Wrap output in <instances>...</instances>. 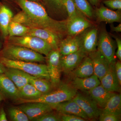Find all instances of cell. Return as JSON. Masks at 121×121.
I'll list each match as a JSON object with an SVG mask.
<instances>
[{"label":"cell","instance_id":"cell-1","mask_svg":"<svg viewBox=\"0 0 121 121\" xmlns=\"http://www.w3.org/2000/svg\"><path fill=\"white\" fill-rule=\"evenodd\" d=\"M22 9L13 18V21L30 28L47 29L62 39L67 35V19L57 20L48 15L45 7L40 2L30 0H11Z\"/></svg>","mask_w":121,"mask_h":121},{"label":"cell","instance_id":"cell-2","mask_svg":"<svg viewBox=\"0 0 121 121\" xmlns=\"http://www.w3.org/2000/svg\"><path fill=\"white\" fill-rule=\"evenodd\" d=\"M56 89L42 95L36 99H19L16 100L19 104L28 103L41 102L54 105L73 99L77 93V90L70 83L60 82Z\"/></svg>","mask_w":121,"mask_h":121},{"label":"cell","instance_id":"cell-3","mask_svg":"<svg viewBox=\"0 0 121 121\" xmlns=\"http://www.w3.org/2000/svg\"><path fill=\"white\" fill-rule=\"evenodd\" d=\"M0 56L12 60L43 63L45 57L38 53L25 47L6 43L0 51Z\"/></svg>","mask_w":121,"mask_h":121},{"label":"cell","instance_id":"cell-4","mask_svg":"<svg viewBox=\"0 0 121 121\" xmlns=\"http://www.w3.org/2000/svg\"><path fill=\"white\" fill-rule=\"evenodd\" d=\"M0 62L6 67L19 69L34 77L50 80L46 64L12 60L1 56H0Z\"/></svg>","mask_w":121,"mask_h":121},{"label":"cell","instance_id":"cell-5","mask_svg":"<svg viewBox=\"0 0 121 121\" xmlns=\"http://www.w3.org/2000/svg\"><path fill=\"white\" fill-rule=\"evenodd\" d=\"M6 40V43L25 47L46 56L53 49L46 41L34 36L8 37Z\"/></svg>","mask_w":121,"mask_h":121},{"label":"cell","instance_id":"cell-6","mask_svg":"<svg viewBox=\"0 0 121 121\" xmlns=\"http://www.w3.org/2000/svg\"><path fill=\"white\" fill-rule=\"evenodd\" d=\"M116 43L105 28L99 30L97 50L101 52L110 64L114 63Z\"/></svg>","mask_w":121,"mask_h":121},{"label":"cell","instance_id":"cell-7","mask_svg":"<svg viewBox=\"0 0 121 121\" xmlns=\"http://www.w3.org/2000/svg\"><path fill=\"white\" fill-rule=\"evenodd\" d=\"M60 54L58 49H53L45 57V61L50 81L53 87H56L60 83L62 72L60 64Z\"/></svg>","mask_w":121,"mask_h":121},{"label":"cell","instance_id":"cell-8","mask_svg":"<svg viewBox=\"0 0 121 121\" xmlns=\"http://www.w3.org/2000/svg\"><path fill=\"white\" fill-rule=\"evenodd\" d=\"M94 25L90 20L79 11L75 16L67 19V35H78Z\"/></svg>","mask_w":121,"mask_h":121},{"label":"cell","instance_id":"cell-9","mask_svg":"<svg viewBox=\"0 0 121 121\" xmlns=\"http://www.w3.org/2000/svg\"><path fill=\"white\" fill-rule=\"evenodd\" d=\"M99 31L98 27L94 25L78 35L80 39V49L87 55L97 50Z\"/></svg>","mask_w":121,"mask_h":121},{"label":"cell","instance_id":"cell-10","mask_svg":"<svg viewBox=\"0 0 121 121\" xmlns=\"http://www.w3.org/2000/svg\"><path fill=\"white\" fill-rule=\"evenodd\" d=\"M73 99L80 106L89 119H95L99 117L101 111L90 96L77 93Z\"/></svg>","mask_w":121,"mask_h":121},{"label":"cell","instance_id":"cell-11","mask_svg":"<svg viewBox=\"0 0 121 121\" xmlns=\"http://www.w3.org/2000/svg\"><path fill=\"white\" fill-rule=\"evenodd\" d=\"M87 55L81 49L68 55H61L60 64L62 72L68 74L79 65Z\"/></svg>","mask_w":121,"mask_h":121},{"label":"cell","instance_id":"cell-12","mask_svg":"<svg viewBox=\"0 0 121 121\" xmlns=\"http://www.w3.org/2000/svg\"><path fill=\"white\" fill-rule=\"evenodd\" d=\"M19 107L26 114L30 120L51 112L53 109L51 105L41 102L24 103Z\"/></svg>","mask_w":121,"mask_h":121},{"label":"cell","instance_id":"cell-13","mask_svg":"<svg viewBox=\"0 0 121 121\" xmlns=\"http://www.w3.org/2000/svg\"><path fill=\"white\" fill-rule=\"evenodd\" d=\"M95 9V16L98 22L108 23L121 22V11H114L105 7L103 4Z\"/></svg>","mask_w":121,"mask_h":121},{"label":"cell","instance_id":"cell-14","mask_svg":"<svg viewBox=\"0 0 121 121\" xmlns=\"http://www.w3.org/2000/svg\"><path fill=\"white\" fill-rule=\"evenodd\" d=\"M52 105L53 109L55 110L61 114L74 115L86 121L89 119L86 115L73 99Z\"/></svg>","mask_w":121,"mask_h":121},{"label":"cell","instance_id":"cell-15","mask_svg":"<svg viewBox=\"0 0 121 121\" xmlns=\"http://www.w3.org/2000/svg\"><path fill=\"white\" fill-rule=\"evenodd\" d=\"M87 56L91 59L94 69V74L100 80L106 73L110 64L105 57L97 50Z\"/></svg>","mask_w":121,"mask_h":121},{"label":"cell","instance_id":"cell-16","mask_svg":"<svg viewBox=\"0 0 121 121\" xmlns=\"http://www.w3.org/2000/svg\"><path fill=\"white\" fill-rule=\"evenodd\" d=\"M26 35L34 36L42 39L50 44L53 49H58L60 43L63 39L53 32L43 29L30 28Z\"/></svg>","mask_w":121,"mask_h":121},{"label":"cell","instance_id":"cell-17","mask_svg":"<svg viewBox=\"0 0 121 121\" xmlns=\"http://www.w3.org/2000/svg\"><path fill=\"white\" fill-rule=\"evenodd\" d=\"M115 63L110 64L106 73L100 80L101 85L106 90L114 93L120 92L121 86L115 73Z\"/></svg>","mask_w":121,"mask_h":121},{"label":"cell","instance_id":"cell-18","mask_svg":"<svg viewBox=\"0 0 121 121\" xmlns=\"http://www.w3.org/2000/svg\"><path fill=\"white\" fill-rule=\"evenodd\" d=\"M6 2L0 0V33L2 38L5 39L8 36L9 25L13 16L12 10Z\"/></svg>","mask_w":121,"mask_h":121},{"label":"cell","instance_id":"cell-19","mask_svg":"<svg viewBox=\"0 0 121 121\" xmlns=\"http://www.w3.org/2000/svg\"><path fill=\"white\" fill-rule=\"evenodd\" d=\"M4 73L12 81L19 90L29 83L31 78H35L21 70L12 68L6 67Z\"/></svg>","mask_w":121,"mask_h":121},{"label":"cell","instance_id":"cell-20","mask_svg":"<svg viewBox=\"0 0 121 121\" xmlns=\"http://www.w3.org/2000/svg\"><path fill=\"white\" fill-rule=\"evenodd\" d=\"M0 92L15 101L20 99L19 89L4 73H0Z\"/></svg>","mask_w":121,"mask_h":121},{"label":"cell","instance_id":"cell-21","mask_svg":"<svg viewBox=\"0 0 121 121\" xmlns=\"http://www.w3.org/2000/svg\"><path fill=\"white\" fill-rule=\"evenodd\" d=\"M80 43L78 35H67L60 41L58 49L60 55L71 54L80 49Z\"/></svg>","mask_w":121,"mask_h":121},{"label":"cell","instance_id":"cell-22","mask_svg":"<svg viewBox=\"0 0 121 121\" xmlns=\"http://www.w3.org/2000/svg\"><path fill=\"white\" fill-rule=\"evenodd\" d=\"M70 84L76 90L89 91L101 84L100 80L95 74L85 78H72Z\"/></svg>","mask_w":121,"mask_h":121},{"label":"cell","instance_id":"cell-23","mask_svg":"<svg viewBox=\"0 0 121 121\" xmlns=\"http://www.w3.org/2000/svg\"><path fill=\"white\" fill-rule=\"evenodd\" d=\"M88 92L90 97L96 103L98 106L103 109L114 93L107 90L101 84Z\"/></svg>","mask_w":121,"mask_h":121},{"label":"cell","instance_id":"cell-24","mask_svg":"<svg viewBox=\"0 0 121 121\" xmlns=\"http://www.w3.org/2000/svg\"><path fill=\"white\" fill-rule=\"evenodd\" d=\"M94 74V67L91 59L88 56L83 59L75 69L68 75L71 78H85Z\"/></svg>","mask_w":121,"mask_h":121},{"label":"cell","instance_id":"cell-25","mask_svg":"<svg viewBox=\"0 0 121 121\" xmlns=\"http://www.w3.org/2000/svg\"><path fill=\"white\" fill-rule=\"evenodd\" d=\"M101 113H112L121 115V94L114 93L107 103Z\"/></svg>","mask_w":121,"mask_h":121},{"label":"cell","instance_id":"cell-26","mask_svg":"<svg viewBox=\"0 0 121 121\" xmlns=\"http://www.w3.org/2000/svg\"><path fill=\"white\" fill-rule=\"evenodd\" d=\"M41 0V4L50 11L56 14L65 16V17L66 16L68 17L67 13L64 5L63 0Z\"/></svg>","mask_w":121,"mask_h":121},{"label":"cell","instance_id":"cell-27","mask_svg":"<svg viewBox=\"0 0 121 121\" xmlns=\"http://www.w3.org/2000/svg\"><path fill=\"white\" fill-rule=\"evenodd\" d=\"M19 90L20 99H36L43 95L30 83L25 85Z\"/></svg>","mask_w":121,"mask_h":121},{"label":"cell","instance_id":"cell-28","mask_svg":"<svg viewBox=\"0 0 121 121\" xmlns=\"http://www.w3.org/2000/svg\"><path fill=\"white\" fill-rule=\"evenodd\" d=\"M78 11L89 19L95 18V9L87 0H72Z\"/></svg>","mask_w":121,"mask_h":121},{"label":"cell","instance_id":"cell-29","mask_svg":"<svg viewBox=\"0 0 121 121\" xmlns=\"http://www.w3.org/2000/svg\"><path fill=\"white\" fill-rule=\"evenodd\" d=\"M29 83L43 94L51 91L53 87L50 80L44 78L36 77L32 78Z\"/></svg>","mask_w":121,"mask_h":121},{"label":"cell","instance_id":"cell-30","mask_svg":"<svg viewBox=\"0 0 121 121\" xmlns=\"http://www.w3.org/2000/svg\"><path fill=\"white\" fill-rule=\"evenodd\" d=\"M30 29L22 24L12 21L8 27V37L25 35L28 32Z\"/></svg>","mask_w":121,"mask_h":121},{"label":"cell","instance_id":"cell-31","mask_svg":"<svg viewBox=\"0 0 121 121\" xmlns=\"http://www.w3.org/2000/svg\"><path fill=\"white\" fill-rule=\"evenodd\" d=\"M9 115L12 121H28V117L19 107H12L9 108Z\"/></svg>","mask_w":121,"mask_h":121},{"label":"cell","instance_id":"cell-32","mask_svg":"<svg viewBox=\"0 0 121 121\" xmlns=\"http://www.w3.org/2000/svg\"><path fill=\"white\" fill-rule=\"evenodd\" d=\"M52 111L33 119L32 121H61L60 114H59Z\"/></svg>","mask_w":121,"mask_h":121},{"label":"cell","instance_id":"cell-33","mask_svg":"<svg viewBox=\"0 0 121 121\" xmlns=\"http://www.w3.org/2000/svg\"><path fill=\"white\" fill-rule=\"evenodd\" d=\"M63 4L68 17H73L78 12L72 0H63Z\"/></svg>","mask_w":121,"mask_h":121},{"label":"cell","instance_id":"cell-34","mask_svg":"<svg viewBox=\"0 0 121 121\" xmlns=\"http://www.w3.org/2000/svg\"><path fill=\"white\" fill-rule=\"evenodd\" d=\"M102 3L111 9L121 11V0H102Z\"/></svg>","mask_w":121,"mask_h":121},{"label":"cell","instance_id":"cell-35","mask_svg":"<svg viewBox=\"0 0 121 121\" xmlns=\"http://www.w3.org/2000/svg\"><path fill=\"white\" fill-rule=\"evenodd\" d=\"M100 121H121V115L112 113H101L99 117Z\"/></svg>","mask_w":121,"mask_h":121},{"label":"cell","instance_id":"cell-36","mask_svg":"<svg viewBox=\"0 0 121 121\" xmlns=\"http://www.w3.org/2000/svg\"><path fill=\"white\" fill-rule=\"evenodd\" d=\"M60 114L61 121H85L86 119L74 115Z\"/></svg>","mask_w":121,"mask_h":121},{"label":"cell","instance_id":"cell-37","mask_svg":"<svg viewBox=\"0 0 121 121\" xmlns=\"http://www.w3.org/2000/svg\"><path fill=\"white\" fill-rule=\"evenodd\" d=\"M115 73L119 84L121 85V63L120 60L115 62Z\"/></svg>","mask_w":121,"mask_h":121},{"label":"cell","instance_id":"cell-38","mask_svg":"<svg viewBox=\"0 0 121 121\" xmlns=\"http://www.w3.org/2000/svg\"><path fill=\"white\" fill-rule=\"evenodd\" d=\"M117 48V51L116 53V56L119 60H121V40L120 38L117 37H114Z\"/></svg>","mask_w":121,"mask_h":121},{"label":"cell","instance_id":"cell-39","mask_svg":"<svg viewBox=\"0 0 121 121\" xmlns=\"http://www.w3.org/2000/svg\"><path fill=\"white\" fill-rule=\"evenodd\" d=\"M92 6L96 8L99 7L102 3V0H87Z\"/></svg>","mask_w":121,"mask_h":121},{"label":"cell","instance_id":"cell-40","mask_svg":"<svg viewBox=\"0 0 121 121\" xmlns=\"http://www.w3.org/2000/svg\"><path fill=\"white\" fill-rule=\"evenodd\" d=\"M7 115L4 108H2L0 110V121H7Z\"/></svg>","mask_w":121,"mask_h":121},{"label":"cell","instance_id":"cell-41","mask_svg":"<svg viewBox=\"0 0 121 121\" xmlns=\"http://www.w3.org/2000/svg\"><path fill=\"white\" fill-rule=\"evenodd\" d=\"M111 30L113 32H121V23H120L117 26H114L112 24L110 25Z\"/></svg>","mask_w":121,"mask_h":121},{"label":"cell","instance_id":"cell-42","mask_svg":"<svg viewBox=\"0 0 121 121\" xmlns=\"http://www.w3.org/2000/svg\"><path fill=\"white\" fill-rule=\"evenodd\" d=\"M6 67L0 62V73H4L5 71Z\"/></svg>","mask_w":121,"mask_h":121},{"label":"cell","instance_id":"cell-43","mask_svg":"<svg viewBox=\"0 0 121 121\" xmlns=\"http://www.w3.org/2000/svg\"><path fill=\"white\" fill-rule=\"evenodd\" d=\"M3 99V97L2 95V94L0 92V102Z\"/></svg>","mask_w":121,"mask_h":121},{"label":"cell","instance_id":"cell-44","mask_svg":"<svg viewBox=\"0 0 121 121\" xmlns=\"http://www.w3.org/2000/svg\"><path fill=\"white\" fill-rule=\"evenodd\" d=\"M30 0L33 1H37V2H40V3H41V0Z\"/></svg>","mask_w":121,"mask_h":121},{"label":"cell","instance_id":"cell-45","mask_svg":"<svg viewBox=\"0 0 121 121\" xmlns=\"http://www.w3.org/2000/svg\"><path fill=\"white\" fill-rule=\"evenodd\" d=\"M1 0L4 1H7V2H9L11 1V0Z\"/></svg>","mask_w":121,"mask_h":121},{"label":"cell","instance_id":"cell-46","mask_svg":"<svg viewBox=\"0 0 121 121\" xmlns=\"http://www.w3.org/2000/svg\"><path fill=\"white\" fill-rule=\"evenodd\" d=\"M1 44L0 39V49L1 48Z\"/></svg>","mask_w":121,"mask_h":121}]
</instances>
